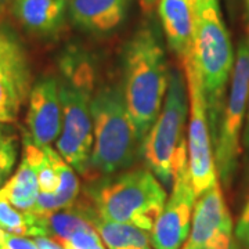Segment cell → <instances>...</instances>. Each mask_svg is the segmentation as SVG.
<instances>
[{
    "label": "cell",
    "mask_w": 249,
    "mask_h": 249,
    "mask_svg": "<svg viewBox=\"0 0 249 249\" xmlns=\"http://www.w3.org/2000/svg\"><path fill=\"white\" fill-rule=\"evenodd\" d=\"M188 57L196 64L201 78L211 136L214 142L226 103V89L235 61L219 0L198 1Z\"/></svg>",
    "instance_id": "1"
},
{
    "label": "cell",
    "mask_w": 249,
    "mask_h": 249,
    "mask_svg": "<svg viewBox=\"0 0 249 249\" xmlns=\"http://www.w3.org/2000/svg\"><path fill=\"white\" fill-rule=\"evenodd\" d=\"M124 93L126 106L144 145L163 106L168 89L165 52L151 28H142L129 40L124 55Z\"/></svg>",
    "instance_id": "2"
},
{
    "label": "cell",
    "mask_w": 249,
    "mask_h": 249,
    "mask_svg": "<svg viewBox=\"0 0 249 249\" xmlns=\"http://www.w3.org/2000/svg\"><path fill=\"white\" fill-rule=\"evenodd\" d=\"M61 73L62 129L57 139V151L72 169L85 175L91 166L94 142L90 115L94 73L88 55L76 49L64 54Z\"/></svg>",
    "instance_id": "3"
},
{
    "label": "cell",
    "mask_w": 249,
    "mask_h": 249,
    "mask_svg": "<svg viewBox=\"0 0 249 249\" xmlns=\"http://www.w3.org/2000/svg\"><path fill=\"white\" fill-rule=\"evenodd\" d=\"M93 122L91 166L111 175L130 168L142 155V145L126 106L122 86H104L90 101Z\"/></svg>",
    "instance_id": "4"
},
{
    "label": "cell",
    "mask_w": 249,
    "mask_h": 249,
    "mask_svg": "<svg viewBox=\"0 0 249 249\" xmlns=\"http://www.w3.org/2000/svg\"><path fill=\"white\" fill-rule=\"evenodd\" d=\"M91 198L100 217L151 232L168 196L151 170L134 169L103 183Z\"/></svg>",
    "instance_id": "5"
},
{
    "label": "cell",
    "mask_w": 249,
    "mask_h": 249,
    "mask_svg": "<svg viewBox=\"0 0 249 249\" xmlns=\"http://www.w3.org/2000/svg\"><path fill=\"white\" fill-rule=\"evenodd\" d=\"M230 93L224 103L217 137L213 142L214 163L219 180L231 184L238 166L241 137L249 101V28L238 43L231 72Z\"/></svg>",
    "instance_id": "6"
},
{
    "label": "cell",
    "mask_w": 249,
    "mask_h": 249,
    "mask_svg": "<svg viewBox=\"0 0 249 249\" xmlns=\"http://www.w3.org/2000/svg\"><path fill=\"white\" fill-rule=\"evenodd\" d=\"M187 116V90L178 71L169 73L165 104L142 145L148 168L160 183L172 187L173 166L178 145L183 140Z\"/></svg>",
    "instance_id": "7"
},
{
    "label": "cell",
    "mask_w": 249,
    "mask_h": 249,
    "mask_svg": "<svg viewBox=\"0 0 249 249\" xmlns=\"http://www.w3.org/2000/svg\"><path fill=\"white\" fill-rule=\"evenodd\" d=\"M187 75L190 98V124H188V166L196 198L214 184L220 183L216 163L212 136L206 111L204 89L196 64L187 55L183 58Z\"/></svg>",
    "instance_id": "8"
},
{
    "label": "cell",
    "mask_w": 249,
    "mask_h": 249,
    "mask_svg": "<svg viewBox=\"0 0 249 249\" xmlns=\"http://www.w3.org/2000/svg\"><path fill=\"white\" fill-rule=\"evenodd\" d=\"M173 170L172 193L169 198H166L160 217L150 232L154 249H181L191 229L196 196L188 166V151L184 139L176 152Z\"/></svg>",
    "instance_id": "9"
},
{
    "label": "cell",
    "mask_w": 249,
    "mask_h": 249,
    "mask_svg": "<svg viewBox=\"0 0 249 249\" xmlns=\"http://www.w3.org/2000/svg\"><path fill=\"white\" fill-rule=\"evenodd\" d=\"M231 214L220 184L196 198L191 229L181 249H238Z\"/></svg>",
    "instance_id": "10"
},
{
    "label": "cell",
    "mask_w": 249,
    "mask_h": 249,
    "mask_svg": "<svg viewBox=\"0 0 249 249\" xmlns=\"http://www.w3.org/2000/svg\"><path fill=\"white\" fill-rule=\"evenodd\" d=\"M31 72L27 55L17 37L0 28V124L17 119L31 93Z\"/></svg>",
    "instance_id": "11"
},
{
    "label": "cell",
    "mask_w": 249,
    "mask_h": 249,
    "mask_svg": "<svg viewBox=\"0 0 249 249\" xmlns=\"http://www.w3.org/2000/svg\"><path fill=\"white\" fill-rule=\"evenodd\" d=\"M27 124L31 140L39 147H47L58 139L62 129V108L57 78L45 76L31 89Z\"/></svg>",
    "instance_id": "12"
},
{
    "label": "cell",
    "mask_w": 249,
    "mask_h": 249,
    "mask_svg": "<svg viewBox=\"0 0 249 249\" xmlns=\"http://www.w3.org/2000/svg\"><path fill=\"white\" fill-rule=\"evenodd\" d=\"M130 0H70L68 14L80 29L91 34H107L126 18Z\"/></svg>",
    "instance_id": "13"
},
{
    "label": "cell",
    "mask_w": 249,
    "mask_h": 249,
    "mask_svg": "<svg viewBox=\"0 0 249 249\" xmlns=\"http://www.w3.org/2000/svg\"><path fill=\"white\" fill-rule=\"evenodd\" d=\"M198 1L199 0H160L158 4L168 45L181 60L190 54Z\"/></svg>",
    "instance_id": "14"
},
{
    "label": "cell",
    "mask_w": 249,
    "mask_h": 249,
    "mask_svg": "<svg viewBox=\"0 0 249 249\" xmlns=\"http://www.w3.org/2000/svg\"><path fill=\"white\" fill-rule=\"evenodd\" d=\"M13 14L31 34L55 35L64 25L65 0H14Z\"/></svg>",
    "instance_id": "15"
},
{
    "label": "cell",
    "mask_w": 249,
    "mask_h": 249,
    "mask_svg": "<svg viewBox=\"0 0 249 249\" xmlns=\"http://www.w3.org/2000/svg\"><path fill=\"white\" fill-rule=\"evenodd\" d=\"M43 148L52 160L54 169L58 173L60 187L54 194L39 193L35 206L31 212L39 214V216H43V217H49L54 212L73 206L75 199L79 196V181H78V178L75 176L71 165H68L62 160L58 151L53 150L50 145L43 147Z\"/></svg>",
    "instance_id": "16"
},
{
    "label": "cell",
    "mask_w": 249,
    "mask_h": 249,
    "mask_svg": "<svg viewBox=\"0 0 249 249\" xmlns=\"http://www.w3.org/2000/svg\"><path fill=\"white\" fill-rule=\"evenodd\" d=\"M85 212L107 249H154L148 231L132 224L106 220L91 208H85Z\"/></svg>",
    "instance_id": "17"
},
{
    "label": "cell",
    "mask_w": 249,
    "mask_h": 249,
    "mask_svg": "<svg viewBox=\"0 0 249 249\" xmlns=\"http://www.w3.org/2000/svg\"><path fill=\"white\" fill-rule=\"evenodd\" d=\"M39 183L34 168L22 158L17 172L0 188V199H4L22 212H31L39 196Z\"/></svg>",
    "instance_id": "18"
},
{
    "label": "cell",
    "mask_w": 249,
    "mask_h": 249,
    "mask_svg": "<svg viewBox=\"0 0 249 249\" xmlns=\"http://www.w3.org/2000/svg\"><path fill=\"white\" fill-rule=\"evenodd\" d=\"M0 229L22 237H49L47 217L22 212L4 199H0Z\"/></svg>",
    "instance_id": "19"
},
{
    "label": "cell",
    "mask_w": 249,
    "mask_h": 249,
    "mask_svg": "<svg viewBox=\"0 0 249 249\" xmlns=\"http://www.w3.org/2000/svg\"><path fill=\"white\" fill-rule=\"evenodd\" d=\"M24 160L34 168L37 176L39 190L43 194H54L60 187V178L43 147L36 145L31 137L24 140Z\"/></svg>",
    "instance_id": "20"
},
{
    "label": "cell",
    "mask_w": 249,
    "mask_h": 249,
    "mask_svg": "<svg viewBox=\"0 0 249 249\" xmlns=\"http://www.w3.org/2000/svg\"><path fill=\"white\" fill-rule=\"evenodd\" d=\"M93 226L86 217L85 208H67L58 212H54L47 217V231L49 237L61 244L68 240L75 232L85 230Z\"/></svg>",
    "instance_id": "21"
},
{
    "label": "cell",
    "mask_w": 249,
    "mask_h": 249,
    "mask_svg": "<svg viewBox=\"0 0 249 249\" xmlns=\"http://www.w3.org/2000/svg\"><path fill=\"white\" fill-rule=\"evenodd\" d=\"M61 247L64 249H107L94 226L75 232L68 240L62 241Z\"/></svg>",
    "instance_id": "22"
},
{
    "label": "cell",
    "mask_w": 249,
    "mask_h": 249,
    "mask_svg": "<svg viewBox=\"0 0 249 249\" xmlns=\"http://www.w3.org/2000/svg\"><path fill=\"white\" fill-rule=\"evenodd\" d=\"M0 249H39L35 240L16 235L0 229Z\"/></svg>",
    "instance_id": "23"
},
{
    "label": "cell",
    "mask_w": 249,
    "mask_h": 249,
    "mask_svg": "<svg viewBox=\"0 0 249 249\" xmlns=\"http://www.w3.org/2000/svg\"><path fill=\"white\" fill-rule=\"evenodd\" d=\"M17 158V150L13 139L0 150V184L7 178Z\"/></svg>",
    "instance_id": "24"
},
{
    "label": "cell",
    "mask_w": 249,
    "mask_h": 249,
    "mask_svg": "<svg viewBox=\"0 0 249 249\" xmlns=\"http://www.w3.org/2000/svg\"><path fill=\"white\" fill-rule=\"evenodd\" d=\"M235 238L242 249H249V198L235 226Z\"/></svg>",
    "instance_id": "25"
},
{
    "label": "cell",
    "mask_w": 249,
    "mask_h": 249,
    "mask_svg": "<svg viewBox=\"0 0 249 249\" xmlns=\"http://www.w3.org/2000/svg\"><path fill=\"white\" fill-rule=\"evenodd\" d=\"M39 249H64L60 242H57L50 237H35Z\"/></svg>",
    "instance_id": "26"
},
{
    "label": "cell",
    "mask_w": 249,
    "mask_h": 249,
    "mask_svg": "<svg viewBox=\"0 0 249 249\" xmlns=\"http://www.w3.org/2000/svg\"><path fill=\"white\" fill-rule=\"evenodd\" d=\"M242 145L245 148L247 154H249V101H248V111H247V116H245V124H244V129H242Z\"/></svg>",
    "instance_id": "27"
},
{
    "label": "cell",
    "mask_w": 249,
    "mask_h": 249,
    "mask_svg": "<svg viewBox=\"0 0 249 249\" xmlns=\"http://www.w3.org/2000/svg\"><path fill=\"white\" fill-rule=\"evenodd\" d=\"M10 140H11L10 137L4 136V134L0 132V150H1V148H3V147H4V145H6V144L10 142Z\"/></svg>",
    "instance_id": "28"
},
{
    "label": "cell",
    "mask_w": 249,
    "mask_h": 249,
    "mask_svg": "<svg viewBox=\"0 0 249 249\" xmlns=\"http://www.w3.org/2000/svg\"><path fill=\"white\" fill-rule=\"evenodd\" d=\"M13 1L14 0H0V11L3 9H6L9 4H13Z\"/></svg>",
    "instance_id": "29"
},
{
    "label": "cell",
    "mask_w": 249,
    "mask_h": 249,
    "mask_svg": "<svg viewBox=\"0 0 249 249\" xmlns=\"http://www.w3.org/2000/svg\"><path fill=\"white\" fill-rule=\"evenodd\" d=\"M245 3V16H247V22H248V28H249V0H244Z\"/></svg>",
    "instance_id": "30"
},
{
    "label": "cell",
    "mask_w": 249,
    "mask_h": 249,
    "mask_svg": "<svg viewBox=\"0 0 249 249\" xmlns=\"http://www.w3.org/2000/svg\"><path fill=\"white\" fill-rule=\"evenodd\" d=\"M155 1H157V0H142V4H144L145 7H151Z\"/></svg>",
    "instance_id": "31"
},
{
    "label": "cell",
    "mask_w": 249,
    "mask_h": 249,
    "mask_svg": "<svg viewBox=\"0 0 249 249\" xmlns=\"http://www.w3.org/2000/svg\"><path fill=\"white\" fill-rule=\"evenodd\" d=\"M0 28H1V11H0Z\"/></svg>",
    "instance_id": "32"
}]
</instances>
